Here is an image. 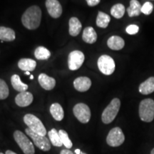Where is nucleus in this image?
Masks as SVG:
<instances>
[{
  "label": "nucleus",
  "instance_id": "6",
  "mask_svg": "<svg viewBox=\"0 0 154 154\" xmlns=\"http://www.w3.org/2000/svg\"><path fill=\"white\" fill-rule=\"evenodd\" d=\"M25 131H26V135L30 136V138L33 140L34 145L39 149H41L42 151H48L51 149V143H50L49 138L46 136L36 134L29 128H26Z\"/></svg>",
  "mask_w": 154,
  "mask_h": 154
},
{
  "label": "nucleus",
  "instance_id": "10",
  "mask_svg": "<svg viewBox=\"0 0 154 154\" xmlns=\"http://www.w3.org/2000/svg\"><path fill=\"white\" fill-rule=\"evenodd\" d=\"M85 57L81 51L75 50L69 54L68 58L69 68L72 71L78 70L84 63Z\"/></svg>",
  "mask_w": 154,
  "mask_h": 154
},
{
  "label": "nucleus",
  "instance_id": "24",
  "mask_svg": "<svg viewBox=\"0 0 154 154\" xmlns=\"http://www.w3.org/2000/svg\"><path fill=\"white\" fill-rule=\"evenodd\" d=\"M111 21V17L109 15L102 11H99L96 18V25L99 27L106 28L109 26V22Z\"/></svg>",
  "mask_w": 154,
  "mask_h": 154
},
{
  "label": "nucleus",
  "instance_id": "14",
  "mask_svg": "<svg viewBox=\"0 0 154 154\" xmlns=\"http://www.w3.org/2000/svg\"><path fill=\"white\" fill-rule=\"evenodd\" d=\"M38 81L42 87L47 91L52 90L56 86V80L54 79L45 74H40L38 77Z\"/></svg>",
  "mask_w": 154,
  "mask_h": 154
},
{
  "label": "nucleus",
  "instance_id": "9",
  "mask_svg": "<svg viewBox=\"0 0 154 154\" xmlns=\"http://www.w3.org/2000/svg\"><path fill=\"white\" fill-rule=\"evenodd\" d=\"M75 117L82 124H87L91 119V110L87 105L84 103H77L73 109Z\"/></svg>",
  "mask_w": 154,
  "mask_h": 154
},
{
  "label": "nucleus",
  "instance_id": "21",
  "mask_svg": "<svg viewBox=\"0 0 154 154\" xmlns=\"http://www.w3.org/2000/svg\"><path fill=\"white\" fill-rule=\"evenodd\" d=\"M82 25L76 17H72L69 20V34L72 36H76L82 30Z\"/></svg>",
  "mask_w": 154,
  "mask_h": 154
},
{
  "label": "nucleus",
  "instance_id": "18",
  "mask_svg": "<svg viewBox=\"0 0 154 154\" xmlns=\"http://www.w3.org/2000/svg\"><path fill=\"white\" fill-rule=\"evenodd\" d=\"M16 38L15 32L10 28L0 26V40L2 42H12Z\"/></svg>",
  "mask_w": 154,
  "mask_h": 154
},
{
  "label": "nucleus",
  "instance_id": "26",
  "mask_svg": "<svg viewBox=\"0 0 154 154\" xmlns=\"http://www.w3.org/2000/svg\"><path fill=\"white\" fill-rule=\"evenodd\" d=\"M48 135L49 136L50 141L53 146H57V147H61L63 145L60 136L59 134V131H57L55 128H52L51 131H49Z\"/></svg>",
  "mask_w": 154,
  "mask_h": 154
},
{
  "label": "nucleus",
  "instance_id": "32",
  "mask_svg": "<svg viewBox=\"0 0 154 154\" xmlns=\"http://www.w3.org/2000/svg\"><path fill=\"white\" fill-rule=\"evenodd\" d=\"M86 1L89 7H94V6L99 5L101 0H86Z\"/></svg>",
  "mask_w": 154,
  "mask_h": 154
},
{
  "label": "nucleus",
  "instance_id": "39",
  "mask_svg": "<svg viewBox=\"0 0 154 154\" xmlns=\"http://www.w3.org/2000/svg\"><path fill=\"white\" fill-rule=\"evenodd\" d=\"M0 154H5V153H0Z\"/></svg>",
  "mask_w": 154,
  "mask_h": 154
},
{
  "label": "nucleus",
  "instance_id": "23",
  "mask_svg": "<svg viewBox=\"0 0 154 154\" xmlns=\"http://www.w3.org/2000/svg\"><path fill=\"white\" fill-rule=\"evenodd\" d=\"M11 85H12L13 88L17 91L23 92L26 91L28 89V85L26 84H24L20 79V77L18 75L14 74L11 76Z\"/></svg>",
  "mask_w": 154,
  "mask_h": 154
},
{
  "label": "nucleus",
  "instance_id": "5",
  "mask_svg": "<svg viewBox=\"0 0 154 154\" xmlns=\"http://www.w3.org/2000/svg\"><path fill=\"white\" fill-rule=\"evenodd\" d=\"M14 138L24 154L35 153V149L33 143L24 133L20 131H15L14 133Z\"/></svg>",
  "mask_w": 154,
  "mask_h": 154
},
{
  "label": "nucleus",
  "instance_id": "38",
  "mask_svg": "<svg viewBox=\"0 0 154 154\" xmlns=\"http://www.w3.org/2000/svg\"><path fill=\"white\" fill-rule=\"evenodd\" d=\"M25 74H26V75H30V72H25Z\"/></svg>",
  "mask_w": 154,
  "mask_h": 154
},
{
  "label": "nucleus",
  "instance_id": "20",
  "mask_svg": "<svg viewBox=\"0 0 154 154\" xmlns=\"http://www.w3.org/2000/svg\"><path fill=\"white\" fill-rule=\"evenodd\" d=\"M50 113L56 121H61L64 117V111L61 106L58 103H54L50 106Z\"/></svg>",
  "mask_w": 154,
  "mask_h": 154
},
{
  "label": "nucleus",
  "instance_id": "4",
  "mask_svg": "<svg viewBox=\"0 0 154 154\" xmlns=\"http://www.w3.org/2000/svg\"><path fill=\"white\" fill-rule=\"evenodd\" d=\"M24 121L28 128L38 135L45 136L47 134V130L44 127L43 123L36 116L31 113L26 114L24 116Z\"/></svg>",
  "mask_w": 154,
  "mask_h": 154
},
{
  "label": "nucleus",
  "instance_id": "36",
  "mask_svg": "<svg viewBox=\"0 0 154 154\" xmlns=\"http://www.w3.org/2000/svg\"><path fill=\"white\" fill-rule=\"evenodd\" d=\"M150 154H154V148L151 150V153H150Z\"/></svg>",
  "mask_w": 154,
  "mask_h": 154
},
{
  "label": "nucleus",
  "instance_id": "1",
  "mask_svg": "<svg viewBox=\"0 0 154 154\" xmlns=\"http://www.w3.org/2000/svg\"><path fill=\"white\" fill-rule=\"evenodd\" d=\"M42 19V10L38 6L34 5L25 11L22 17V24L26 29L34 30L39 26Z\"/></svg>",
  "mask_w": 154,
  "mask_h": 154
},
{
  "label": "nucleus",
  "instance_id": "7",
  "mask_svg": "<svg viewBox=\"0 0 154 154\" xmlns=\"http://www.w3.org/2000/svg\"><path fill=\"white\" fill-rule=\"evenodd\" d=\"M98 67L102 74L107 75L112 74L115 71V61L108 55H102L98 59Z\"/></svg>",
  "mask_w": 154,
  "mask_h": 154
},
{
  "label": "nucleus",
  "instance_id": "37",
  "mask_svg": "<svg viewBox=\"0 0 154 154\" xmlns=\"http://www.w3.org/2000/svg\"><path fill=\"white\" fill-rule=\"evenodd\" d=\"M30 79H34V76H33V75H31V76H30Z\"/></svg>",
  "mask_w": 154,
  "mask_h": 154
},
{
  "label": "nucleus",
  "instance_id": "34",
  "mask_svg": "<svg viewBox=\"0 0 154 154\" xmlns=\"http://www.w3.org/2000/svg\"><path fill=\"white\" fill-rule=\"evenodd\" d=\"M5 154H17V153H14V152L12 151H10V150H7V151H6Z\"/></svg>",
  "mask_w": 154,
  "mask_h": 154
},
{
  "label": "nucleus",
  "instance_id": "33",
  "mask_svg": "<svg viewBox=\"0 0 154 154\" xmlns=\"http://www.w3.org/2000/svg\"><path fill=\"white\" fill-rule=\"evenodd\" d=\"M60 154H74L72 151L69 149H63L62 151L60 152Z\"/></svg>",
  "mask_w": 154,
  "mask_h": 154
},
{
  "label": "nucleus",
  "instance_id": "8",
  "mask_svg": "<svg viewBox=\"0 0 154 154\" xmlns=\"http://www.w3.org/2000/svg\"><path fill=\"white\" fill-rule=\"evenodd\" d=\"M125 136L119 127H115L109 131L106 137V143L111 147H118L124 143Z\"/></svg>",
  "mask_w": 154,
  "mask_h": 154
},
{
  "label": "nucleus",
  "instance_id": "29",
  "mask_svg": "<svg viewBox=\"0 0 154 154\" xmlns=\"http://www.w3.org/2000/svg\"><path fill=\"white\" fill-rule=\"evenodd\" d=\"M9 94V88L5 81L0 79V100L6 99Z\"/></svg>",
  "mask_w": 154,
  "mask_h": 154
},
{
  "label": "nucleus",
  "instance_id": "12",
  "mask_svg": "<svg viewBox=\"0 0 154 154\" xmlns=\"http://www.w3.org/2000/svg\"><path fill=\"white\" fill-rule=\"evenodd\" d=\"M33 95L28 91L20 92L15 98V103L20 107H26L29 106L33 101Z\"/></svg>",
  "mask_w": 154,
  "mask_h": 154
},
{
  "label": "nucleus",
  "instance_id": "15",
  "mask_svg": "<svg viewBox=\"0 0 154 154\" xmlns=\"http://www.w3.org/2000/svg\"><path fill=\"white\" fill-rule=\"evenodd\" d=\"M139 92L143 95H148L154 92V76H151L140 84Z\"/></svg>",
  "mask_w": 154,
  "mask_h": 154
},
{
  "label": "nucleus",
  "instance_id": "31",
  "mask_svg": "<svg viewBox=\"0 0 154 154\" xmlns=\"http://www.w3.org/2000/svg\"><path fill=\"white\" fill-rule=\"evenodd\" d=\"M126 32L128 34H131V35H134V34H136L139 31V27L137 25L135 24H131L129 26H128L126 29Z\"/></svg>",
  "mask_w": 154,
  "mask_h": 154
},
{
  "label": "nucleus",
  "instance_id": "27",
  "mask_svg": "<svg viewBox=\"0 0 154 154\" xmlns=\"http://www.w3.org/2000/svg\"><path fill=\"white\" fill-rule=\"evenodd\" d=\"M125 7L122 4H116L113 5L111 9V14L116 19H121L125 14Z\"/></svg>",
  "mask_w": 154,
  "mask_h": 154
},
{
  "label": "nucleus",
  "instance_id": "35",
  "mask_svg": "<svg viewBox=\"0 0 154 154\" xmlns=\"http://www.w3.org/2000/svg\"><path fill=\"white\" fill-rule=\"evenodd\" d=\"M75 153H76V154H81V151L79 149H76V150H75Z\"/></svg>",
  "mask_w": 154,
  "mask_h": 154
},
{
  "label": "nucleus",
  "instance_id": "3",
  "mask_svg": "<svg viewBox=\"0 0 154 154\" xmlns=\"http://www.w3.org/2000/svg\"><path fill=\"white\" fill-rule=\"evenodd\" d=\"M139 116L144 122H151L154 119V101L146 99L140 101L139 105Z\"/></svg>",
  "mask_w": 154,
  "mask_h": 154
},
{
  "label": "nucleus",
  "instance_id": "2",
  "mask_svg": "<svg viewBox=\"0 0 154 154\" xmlns=\"http://www.w3.org/2000/svg\"><path fill=\"white\" fill-rule=\"evenodd\" d=\"M120 106L121 101L117 98H115L111 101V103L107 106L102 113L101 120L103 124H111L114 120L117 114H118Z\"/></svg>",
  "mask_w": 154,
  "mask_h": 154
},
{
  "label": "nucleus",
  "instance_id": "17",
  "mask_svg": "<svg viewBox=\"0 0 154 154\" xmlns=\"http://www.w3.org/2000/svg\"><path fill=\"white\" fill-rule=\"evenodd\" d=\"M82 38L86 43L87 44H94L97 40V34L96 31L91 26H88L84 29L83 32Z\"/></svg>",
  "mask_w": 154,
  "mask_h": 154
},
{
  "label": "nucleus",
  "instance_id": "13",
  "mask_svg": "<svg viewBox=\"0 0 154 154\" xmlns=\"http://www.w3.org/2000/svg\"><path fill=\"white\" fill-rule=\"evenodd\" d=\"M91 86V81L86 76H81L76 78L74 82V86L76 91L85 92L89 89Z\"/></svg>",
  "mask_w": 154,
  "mask_h": 154
},
{
  "label": "nucleus",
  "instance_id": "11",
  "mask_svg": "<svg viewBox=\"0 0 154 154\" xmlns=\"http://www.w3.org/2000/svg\"><path fill=\"white\" fill-rule=\"evenodd\" d=\"M46 7L48 13L53 18H59L62 14V7L58 0H47Z\"/></svg>",
  "mask_w": 154,
  "mask_h": 154
},
{
  "label": "nucleus",
  "instance_id": "25",
  "mask_svg": "<svg viewBox=\"0 0 154 154\" xmlns=\"http://www.w3.org/2000/svg\"><path fill=\"white\" fill-rule=\"evenodd\" d=\"M34 56L38 60H47L51 57V52L49 49L44 47H38L34 51Z\"/></svg>",
  "mask_w": 154,
  "mask_h": 154
},
{
  "label": "nucleus",
  "instance_id": "30",
  "mask_svg": "<svg viewBox=\"0 0 154 154\" xmlns=\"http://www.w3.org/2000/svg\"><path fill=\"white\" fill-rule=\"evenodd\" d=\"M153 4L150 2H146L143 4V5L141 7V13L146 14V15H149L151 14L153 11Z\"/></svg>",
  "mask_w": 154,
  "mask_h": 154
},
{
  "label": "nucleus",
  "instance_id": "28",
  "mask_svg": "<svg viewBox=\"0 0 154 154\" xmlns=\"http://www.w3.org/2000/svg\"><path fill=\"white\" fill-rule=\"evenodd\" d=\"M59 136H60L61 140V141H62L63 145H64V146L67 149H71V148H72L73 143L72 140H71L70 138H69V135L66 133V131H65L64 130H59Z\"/></svg>",
  "mask_w": 154,
  "mask_h": 154
},
{
  "label": "nucleus",
  "instance_id": "19",
  "mask_svg": "<svg viewBox=\"0 0 154 154\" xmlns=\"http://www.w3.org/2000/svg\"><path fill=\"white\" fill-rule=\"evenodd\" d=\"M18 66L24 72H32L36 68V62L34 59H22L19 61Z\"/></svg>",
  "mask_w": 154,
  "mask_h": 154
},
{
  "label": "nucleus",
  "instance_id": "22",
  "mask_svg": "<svg viewBox=\"0 0 154 154\" xmlns=\"http://www.w3.org/2000/svg\"><path fill=\"white\" fill-rule=\"evenodd\" d=\"M142 6L138 0H131L129 7L127 8V12L130 17H138L141 14Z\"/></svg>",
  "mask_w": 154,
  "mask_h": 154
},
{
  "label": "nucleus",
  "instance_id": "16",
  "mask_svg": "<svg viewBox=\"0 0 154 154\" xmlns=\"http://www.w3.org/2000/svg\"><path fill=\"white\" fill-rule=\"evenodd\" d=\"M107 45L111 49L117 51V50H121L124 48L125 42L121 36H112L108 39Z\"/></svg>",
  "mask_w": 154,
  "mask_h": 154
}]
</instances>
